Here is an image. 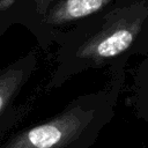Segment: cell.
<instances>
[{
    "label": "cell",
    "mask_w": 148,
    "mask_h": 148,
    "mask_svg": "<svg viewBox=\"0 0 148 148\" xmlns=\"http://www.w3.org/2000/svg\"><path fill=\"white\" fill-rule=\"evenodd\" d=\"M97 112L95 98L80 97L51 120L20 134L5 148H62L91 125Z\"/></svg>",
    "instance_id": "1"
},
{
    "label": "cell",
    "mask_w": 148,
    "mask_h": 148,
    "mask_svg": "<svg viewBox=\"0 0 148 148\" xmlns=\"http://www.w3.org/2000/svg\"><path fill=\"white\" fill-rule=\"evenodd\" d=\"M113 0H53L42 8H29L23 24L46 47L57 32L101 13Z\"/></svg>",
    "instance_id": "2"
},
{
    "label": "cell",
    "mask_w": 148,
    "mask_h": 148,
    "mask_svg": "<svg viewBox=\"0 0 148 148\" xmlns=\"http://www.w3.org/2000/svg\"><path fill=\"white\" fill-rule=\"evenodd\" d=\"M38 68V56L30 51L0 68V113L9 106Z\"/></svg>",
    "instance_id": "3"
}]
</instances>
